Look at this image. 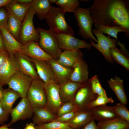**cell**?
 Segmentation results:
<instances>
[{"label":"cell","instance_id":"cell-1","mask_svg":"<svg viewBox=\"0 0 129 129\" xmlns=\"http://www.w3.org/2000/svg\"><path fill=\"white\" fill-rule=\"evenodd\" d=\"M112 0H94L88 9L94 25L117 26L111 14Z\"/></svg>","mask_w":129,"mask_h":129},{"label":"cell","instance_id":"cell-2","mask_svg":"<svg viewBox=\"0 0 129 129\" xmlns=\"http://www.w3.org/2000/svg\"><path fill=\"white\" fill-rule=\"evenodd\" d=\"M65 12L61 7L52 6L45 18L49 29L55 34L64 33L74 35L72 27L67 23L65 17Z\"/></svg>","mask_w":129,"mask_h":129},{"label":"cell","instance_id":"cell-3","mask_svg":"<svg viewBox=\"0 0 129 129\" xmlns=\"http://www.w3.org/2000/svg\"><path fill=\"white\" fill-rule=\"evenodd\" d=\"M36 29L40 35L38 43L39 46L54 59L57 60L62 51L59 47L55 33L49 29L46 30L38 27Z\"/></svg>","mask_w":129,"mask_h":129},{"label":"cell","instance_id":"cell-4","mask_svg":"<svg viewBox=\"0 0 129 129\" xmlns=\"http://www.w3.org/2000/svg\"><path fill=\"white\" fill-rule=\"evenodd\" d=\"M36 12L30 6L22 21L18 41L23 45L31 42L38 43L40 35L33 25V19Z\"/></svg>","mask_w":129,"mask_h":129},{"label":"cell","instance_id":"cell-5","mask_svg":"<svg viewBox=\"0 0 129 129\" xmlns=\"http://www.w3.org/2000/svg\"><path fill=\"white\" fill-rule=\"evenodd\" d=\"M79 27V34L86 39H92L97 43L93 35L92 27L93 22L88 8L79 6L74 12Z\"/></svg>","mask_w":129,"mask_h":129},{"label":"cell","instance_id":"cell-6","mask_svg":"<svg viewBox=\"0 0 129 129\" xmlns=\"http://www.w3.org/2000/svg\"><path fill=\"white\" fill-rule=\"evenodd\" d=\"M45 83L40 79H34L28 89L27 97L33 108L45 107L47 97Z\"/></svg>","mask_w":129,"mask_h":129},{"label":"cell","instance_id":"cell-7","mask_svg":"<svg viewBox=\"0 0 129 129\" xmlns=\"http://www.w3.org/2000/svg\"><path fill=\"white\" fill-rule=\"evenodd\" d=\"M92 31L96 36L97 42V43H95L91 39L90 40L91 46L100 51L108 61L113 64V60L110 54L109 49L111 48L116 47L117 40L115 38H112L109 35L105 36L101 32L95 28L92 29Z\"/></svg>","mask_w":129,"mask_h":129},{"label":"cell","instance_id":"cell-8","mask_svg":"<svg viewBox=\"0 0 129 129\" xmlns=\"http://www.w3.org/2000/svg\"><path fill=\"white\" fill-rule=\"evenodd\" d=\"M59 87L60 85L54 81L44 84L47 97L45 107L56 115L58 109L63 103L60 94Z\"/></svg>","mask_w":129,"mask_h":129},{"label":"cell","instance_id":"cell-9","mask_svg":"<svg viewBox=\"0 0 129 129\" xmlns=\"http://www.w3.org/2000/svg\"><path fill=\"white\" fill-rule=\"evenodd\" d=\"M33 79L19 70L10 78L8 87L18 93L22 98L27 97V92Z\"/></svg>","mask_w":129,"mask_h":129},{"label":"cell","instance_id":"cell-10","mask_svg":"<svg viewBox=\"0 0 129 129\" xmlns=\"http://www.w3.org/2000/svg\"><path fill=\"white\" fill-rule=\"evenodd\" d=\"M97 96L93 93L88 80L83 84L75 94L73 101L77 111L88 109V105Z\"/></svg>","mask_w":129,"mask_h":129},{"label":"cell","instance_id":"cell-11","mask_svg":"<svg viewBox=\"0 0 129 129\" xmlns=\"http://www.w3.org/2000/svg\"><path fill=\"white\" fill-rule=\"evenodd\" d=\"M128 1L113 0L112 17L117 26L129 29V12Z\"/></svg>","mask_w":129,"mask_h":129},{"label":"cell","instance_id":"cell-12","mask_svg":"<svg viewBox=\"0 0 129 129\" xmlns=\"http://www.w3.org/2000/svg\"><path fill=\"white\" fill-rule=\"evenodd\" d=\"M59 47L62 50H73L85 48L90 50V43L77 38L73 36L64 33L55 34Z\"/></svg>","mask_w":129,"mask_h":129},{"label":"cell","instance_id":"cell-13","mask_svg":"<svg viewBox=\"0 0 129 129\" xmlns=\"http://www.w3.org/2000/svg\"><path fill=\"white\" fill-rule=\"evenodd\" d=\"M11 119L7 124L9 127L20 120H24L33 116V108L27 97L22 98L17 105L11 111Z\"/></svg>","mask_w":129,"mask_h":129},{"label":"cell","instance_id":"cell-14","mask_svg":"<svg viewBox=\"0 0 129 129\" xmlns=\"http://www.w3.org/2000/svg\"><path fill=\"white\" fill-rule=\"evenodd\" d=\"M32 59L49 61L53 58L45 52L38 43L31 42L23 45L20 51Z\"/></svg>","mask_w":129,"mask_h":129},{"label":"cell","instance_id":"cell-15","mask_svg":"<svg viewBox=\"0 0 129 129\" xmlns=\"http://www.w3.org/2000/svg\"><path fill=\"white\" fill-rule=\"evenodd\" d=\"M19 70L14 55L9 56L0 70V81L3 85H7L10 78Z\"/></svg>","mask_w":129,"mask_h":129},{"label":"cell","instance_id":"cell-16","mask_svg":"<svg viewBox=\"0 0 129 129\" xmlns=\"http://www.w3.org/2000/svg\"><path fill=\"white\" fill-rule=\"evenodd\" d=\"M83 60V53L77 49L63 50L57 61L66 67L73 69L75 64Z\"/></svg>","mask_w":129,"mask_h":129},{"label":"cell","instance_id":"cell-17","mask_svg":"<svg viewBox=\"0 0 129 129\" xmlns=\"http://www.w3.org/2000/svg\"><path fill=\"white\" fill-rule=\"evenodd\" d=\"M52 70L55 82L59 85L70 81L73 69L66 67L53 59L48 61Z\"/></svg>","mask_w":129,"mask_h":129},{"label":"cell","instance_id":"cell-18","mask_svg":"<svg viewBox=\"0 0 129 129\" xmlns=\"http://www.w3.org/2000/svg\"><path fill=\"white\" fill-rule=\"evenodd\" d=\"M31 59L35 66L37 73L40 79L45 83L52 81L55 82L54 74L48 61Z\"/></svg>","mask_w":129,"mask_h":129},{"label":"cell","instance_id":"cell-19","mask_svg":"<svg viewBox=\"0 0 129 129\" xmlns=\"http://www.w3.org/2000/svg\"><path fill=\"white\" fill-rule=\"evenodd\" d=\"M14 55L17 62L20 70L33 79H40L31 58L19 52L15 53Z\"/></svg>","mask_w":129,"mask_h":129},{"label":"cell","instance_id":"cell-20","mask_svg":"<svg viewBox=\"0 0 129 129\" xmlns=\"http://www.w3.org/2000/svg\"><path fill=\"white\" fill-rule=\"evenodd\" d=\"M89 109L92 119L98 122L106 121L119 117L113 111V106L105 105Z\"/></svg>","mask_w":129,"mask_h":129},{"label":"cell","instance_id":"cell-21","mask_svg":"<svg viewBox=\"0 0 129 129\" xmlns=\"http://www.w3.org/2000/svg\"><path fill=\"white\" fill-rule=\"evenodd\" d=\"M88 65L83 60L76 63L74 65L70 81L84 84L88 80Z\"/></svg>","mask_w":129,"mask_h":129},{"label":"cell","instance_id":"cell-22","mask_svg":"<svg viewBox=\"0 0 129 129\" xmlns=\"http://www.w3.org/2000/svg\"><path fill=\"white\" fill-rule=\"evenodd\" d=\"M2 35L4 45L6 52L10 56L20 52L23 45L14 38L7 31L5 27L0 28Z\"/></svg>","mask_w":129,"mask_h":129},{"label":"cell","instance_id":"cell-23","mask_svg":"<svg viewBox=\"0 0 129 129\" xmlns=\"http://www.w3.org/2000/svg\"><path fill=\"white\" fill-rule=\"evenodd\" d=\"M20 97L19 94L12 89L9 87L4 89L0 97V105L6 112L10 114L14 103Z\"/></svg>","mask_w":129,"mask_h":129},{"label":"cell","instance_id":"cell-24","mask_svg":"<svg viewBox=\"0 0 129 129\" xmlns=\"http://www.w3.org/2000/svg\"><path fill=\"white\" fill-rule=\"evenodd\" d=\"M89 109L77 111L66 123L74 129H81L92 120Z\"/></svg>","mask_w":129,"mask_h":129},{"label":"cell","instance_id":"cell-25","mask_svg":"<svg viewBox=\"0 0 129 129\" xmlns=\"http://www.w3.org/2000/svg\"><path fill=\"white\" fill-rule=\"evenodd\" d=\"M83 84L69 81L60 85L59 92L63 103L73 101L76 91Z\"/></svg>","mask_w":129,"mask_h":129},{"label":"cell","instance_id":"cell-26","mask_svg":"<svg viewBox=\"0 0 129 129\" xmlns=\"http://www.w3.org/2000/svg\"><path fill=\"white\" fill-rule=\"evenodd\" d=\"M30 6V4H23L17 2L16 0H11L5 8L9 14L22 22Z\"/></svg>","mask_w":129,"mask_h":129},{"label":"cell","instance_id":"cell-27","mask_svg":"<svg viewBox=\"0 0 129 129\" xmlns=\"http://www.w3.org/2000/svg\"><path fill=\"white\" fill-rule=\"evenodd\" d=\"M33 123L35 125H39L50 122L58 117L52 113L45 107L33 108Z\"/></svg>","mask_w":129,"mask_h":129},{"label":"cell","instance_id":"cell-28","mask_svg":"<svg viewBox=\"0 0 129 129\" xmlns=\"http://www.w3.org/2000/svg\"><path fill=\"white\" fill-rule=\"evenodd\" d=\"M107 82L110 88L114 92L118 99L125 105L128 103V100L123 85V81L117 76L111 78Z\"/></svg>","mask_w":129,"mask_h":129},{"label":"cell","instance_id":"cell-29","mask_svg":"<svg viewBox=\"0 0 129 129\" xmlns=\"http://www.w3.org/2000/svg\"><path fill=\"white\" fill-rule=\"evenodd\" d=\"M35 11L38 18L43 20L52 7L51 3L48 0H33L30 4Z\"/></svg>","mask_w":129,"mask_h":129},{"label":"cell","instance_id":"cell-30","mask_svg":"<svg viewBox=\"0 0 129 129\" xmlns=\"http://www.w3.org/2000/svg\"><path fill=\"white\" fill-rule=\"evenodd\" d=\"M97 124L101 129H125L129 128V122L119 117L106 121L98 122Z\"/></svg>","mask_w":129,"mask_h":129},{"label":"cell","instance_id":"cell-31","mask_svg":"<svg viewBox=\"0 0 129 129\" xmlns=\"http://www.w3.org/2000/svg\"><path fill=\"white\" fill-rule=\"evenodd\" d=\"M96 29L102 33L107 34L114 37L118 41L117 44L119 46L122 44L119 41L117 37V34L119 32H124L128 37H129V29L120 26H109L103 25H94Z\"/></svg>","mask_w":129,"mask_h":129},{"label":"cell","instance_id":"cell-32","mask_svg":"<svg viewBox=\"0 0 129 129\" xmlns=\"http://www.w3.org/2000/svg\"><path fill=\"white\" fill-rule=\"evenodd\" d=\"M22 21L11 15L9 14L5 27L9 32L18 41L22 24Z\"/></svg>","mask_w":129,"mask_h":129},{"label":"cell","instance_id":"cell-33","mask_svg":"<svg viewBox=\"0 0 129 129\" xmlns=\"http://www.w3.org/2000/svg\"><path fill=\"white\" fill-rule=\"evenodd\" d=\"M109 52L112 59L124 67L127 70H129V55L119 49L117 47L111 48Z\"/></svg>","mask_w":129,"mask_h":129},{"label":"cell","instance_id":"cell-34","mask_svg":"<svg viewBox=\"0 0 129 129\" xmlns=\"http://www.w3.org/2000/svg\"><path fill=\"white\" fill-rule=\"evenodd\" d=\"M52 3H55L62 8L65 12H74L79 6L78 0H49Z\"/></svg>","mask_w":129,"mask_h":129},{"label":"cell","instance_id":"cell-35","mask_svg":"<svg viewBox=\"0 0 129 129\" xmlns=\"http://www.w3.org/2000/svg\"><path fill=\"white\" fill-rule=\"evenodd\" d=\"M93 93L97 95L107 96L105 90L103 88L98 76L95 75L88 80Z\"/></svg>","mask_w":129,"mask_h":129},{"label":"cell","instance_id":"cell-36","mask_svg":"<svg viewBox=\"0 0 129 129\" xmlns=\"http://www.w3.org/2000/svg\"><path fill=\"white\" fill-rule=\"evenodd\" d=\"M36 125L41 129H74L66 123L56 121Z\"/></svg>","mask_w":129,"mask_h":129},{"label":"cell","instance_id":"cell-37","mask_svg":"<svg viewBox=\"0 0 129 129\" xmlns=\"http://www.w3.org/2000/svg\"><path fill=\"white\" fill-rule=\"evenodd\" d=\"M114 102L111 97L107 96L97 95L96 98L89 104L87 108L90 109L96 107L106 105L107 103H113Z\"/></svg>","mask_w":129,"mask_h":129},{"label":"cell","instance_id":"cell-38","mask_svg":"<svg viewBox=\"0 0 129 129\" xmlns=\"http://www.w3.org/2000/svg\"><path fill=\"white\" fill-rule=\"evenodd\" d=\"M125 105L118 103L113 106V111L119 117L129 122V111Z\"/></svg>","mask_w":129,"mask_h":129},{"label":"cell","instance_id":"cell-39","mask_svg":"<svg viewBox=\"0 0 129 129\" xmlns=\"http://www.w3.org/2000/svg\"><path fill=\"white\" fill-rule=\"evenodd\" d=\"M77 110L73 101L64 102L59 108L56 115L59 117L66 113Z\"/></svg>","mask_w":129,"mask_h":129},{"label":"cell","instance_id":"cell-40","mask_svg":"<svg viewBox=\"0 0 129 129\" xmlns=\"http://www.w3.org/2000/svg\"><path fill=\"white\" fill-rule=\"evenodd\" d=\"M9 15L5 7H2L0 8V28L5 27Z\"/></svg>","mask_w":129,"mask_h":129},{"label":"cell","instance_id":"cell-41","mask_svg":"<svg viewBox=\"0 0 129 129\" xmlns=\"http://www.w3.org/2000/svg\"><path fill=\"white\" fill-rule=\"evenodd\" d=\"M77 111H73L58 117L53 121H56L62 123H66L70 120Z\"/></svg>","mask_w":129,"mask_h":129},{"label":"cell","instance_id":"cell-42","mask_svg":"<svg viewBox=\"0 0 129 129\" xmlns=\"http://www.w3.org/2000/svg\"><path fill=\"white\" fill-rule=\"evenodd\" d=\"M9 114L6 112L0 105V124H3L7 121Z\"/></svg>","mask_w":129,"mask_h":129},{"label":"cell","instance_id":"cell-43","mask_svg":"<svg viewBox=\"0 0 129 129\" xmlns=\"http://www.w3.org/2000/svg\"><path fill=\"white\" fill-rule=\"evenodd\" d=\"M9 55L5 51H0V70L8 57Z\"/></svg>","mask_w":129,"mask_h":129},{"label":"cell","instance_id":"cell-44","mask_svg":"<svg viewBox=\"0 0 129 129\" xmlns=\"http://www.w3.org/2000/svg\"><path fill=\"white\" fill-rule=\"evenodd\" d=\"M81 129H101L98 125L93 119Z\"/></svg>","mask_w":129,"mask_h":129},{"label":"cell","instance_id":"cell-45","mask_svg":"<svg viewBox=\"0 0 129 129\" xmlns=\"http://www.w3.org/2000/svg\"><path fill=\"white\" fill-rule=\"evenodd\" d=\"M0 51L6 52L5 47L2 35L0 31Z\"/></svg>","mask_w":129,"mask_h":129},{"label":"cell","instance_id":"cell-46","mask_svg":"<svg viewBox=\"0 0 129 129\" xmlns=\"http://www.w3.org/2000/svg\"><path fill=\"white\" fill-rule=\"evenodd\" d=\"M24 129H36L35 124L32 122L26 124Z\"/></svg>","mask_w":129,"mask_h":129},{"label":"cell","instance_id":"cell-47","mask_svg":"<svg viewBox=\"0 0 129 129\" xmlns=\"http://www.w3.org/2000/svg\"><path fill=\"white\" fill-rule=\"evenodd\" d=\"M11 0H0V8L5 7Z\"/></svg>","mask_w":129,"mask_h":129},{"label":"cell","instance_id":"cell-48","mask_svg":"<svg viewBox=\"0 0 129 129\" xmlns=\"http://www.w3.org/2000/svg\"><path fill=\"white\" fill-rule=\"evenodd\" d=\"M16 1L21 3L23 4H29L32 1V0H16Z\"/></svg>","mask_w":129,"mask_h":129},{"label":"cell","instance_id":"cell-49","mask_svg":"<svg viewBox=\"0 0 129 129\" xmlns=\"http://www.w3.org/2000/svg\"><path fill=\"white\" fill-rule=\"evenodd\" d=\"M0 129H14L12 128H9L7 124H4L0 127Z\"/></svg>","mask_w":129,"mask_h":129},{"label":"cell","instance_id":"cell-50","mask_svg":"<svg viewBox=\"0 0 129 129\" xmlns=\"http://www.w3.org/2000/svg\"><path fill=\"white\" fill-rule=\"evenodd\" d=\"M3 86L2 83L0 81V97L4 89L3 87Z\"/></svg>","mask_w":129,"mask_h":129},{"label":"cell","instance_id":"cell-51","mask_svg":"<svg viewBox=\"0 0 129 129\" xmlns=\"http://www.w3.org/2000/svg\"><path fill=\"white\" fill-rule=\"evenodd\" d=\"M81 1H83V2H87V1H89V0H81Z\"/></svg>","mask_w":129,"mask_h":129},{"label":"cell","instance_id":"cell-52","mask_svg":"<svg viewBox=\"0 0 129 129\" xmlns=\"http://www.w3.org/2000/svg\"><path fill=\"white\" fill-rule=\"evenodd\" d=\"M36 129H41L38 128L36 125H35Z\"/></svg>","mask_w":129,"mask_h":129},{"label":"cell","instance_id":"cell-53","mask_svg":"<svg viewBox=\"0 0 129 129\" xmlns=\"http://www.w3.org/2000/svg\"></svg>","mask_w":129,"mask_h":129}]
</instances>
